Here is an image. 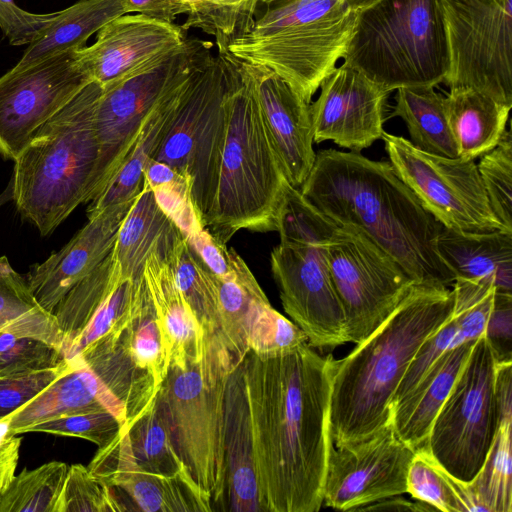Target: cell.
<instances>
[{"label":"cell","mask_w":512,"mask_h":512,"mask_svg":"<svg viewBox=\"0 0 512 512\" xmlns=\"http://www.w3.org/2000/svg\"><path fill=\"white\" fill-rule=\"evenodd\" d=\"M457 330L458 322L455 315L452 314L438 330L422 343L397 388L392 406L405 398L418 385L438 358L447 349L453 347Z\"/></svg>","instance_id":"f907efd6"},{"label":"cell","mask_w":512,"mask_h":512,"mask_svg":"<svg viewBox=\"0 0 512 512\" xmlns=\"http://www.w3.org/2000/svg\"><path fill=\"white\" fill-rule=\"evenodd\" d=\"M189 77L169 90L148 115L115 174L100 195L90 202L87 217L110 205L134 199L140 193L144 181V168L154 157L170 126L181 89Z\"/></svg>","instance_id":"f1b7e54d"},{"label":"cell","mask_w":512,"mask_h":512,"mask_svg":"<svg viewBox=\"0 0 512 512\" xmlns=\"http://www.w3.org/2000/svg\"><path fill=\"white\" fill-rule=\"evenodd\" d=\"M299 190L338 226L363 232L415 283L448 287L455 282L436 249L442 224L390 162L374 161L360 152L320 150Z\"/></svg>","instance_id":"7a4b0ae2"},{"label":"cell","mask_w":512,"mask_h":512,"mask_svg":"<svg viewBox=\"0 0 512 512\" xmlns=\"http://www.w3.org/2000/svg\"><path fill=\"white\" fill-rule=\"evenodd\" d=\"M128 329L130 347L137 362L161 386L169 369L170 358L148 288Z\"/></svg>","instance_id":"f6af8a7d"},{"label":"cell","mask_w":512,"mask_h":512,"mask_svg":"<svg viewBox=\"0 0 512 512\" xmlns=\"http://www.w3.org/2000/svg\"><path fill=\"white\" fill-rule=\"evenodd\" d=\"M226 88L223 58L212 54L184 83L170 126L153 157L188 179L203 225L219 180Z\"/></svg>","instance_id":"30bf717a"},{"label":"cell","mask_w":512,"mask_h":512,"mask_svg":"<svg viewBox=\"0 0 512 512\" xmlns=\"http://www.w3.org/2000/svg\"><path fill=\"white\" fill-rule=\"evenodd\" d=\"M135 199L110 205L88 217L87 224L64 247L42 263L31 266L25 277L45 310L53 313L68 291L111 253L119 228Z\"/></svg>","instance_id":"7402d4cb"},{"label":"cell","mask_w":512,"mask_h":512,"mask_svg":"<svg viewBox=\"0 0 512 512\" xmlns=\"http://www.w3.org/2000/svg\"><path fill=\"white\" fill-rule=\"evenodd\" d=\"M123 275L111 251L89 275L72 287L56 305L53 314L64 338L62 354L82 333Z\"/></svg>","instance_id":"8d00e7d4"},{"label":"cell","mask_w":512,"mask_h":512,"mask_svg":"<svg viewBox=\"0 0 512 512\" xmlns=\"http://www.w3.org/2000/svg\"><path fill=\"white\" fill-rule=\"evenodd\" d=\"M128 325L101 337L74 359L92 371L122 404L125 426L145 412L160 389L155 378L137 362L130 347Z\"/></svg>","instance_id":"d4e9b609"},{"label":"cell","mask_w":512,"mask_h":512,"mask_svg":"<svg viewBox=\"0 0 512 512\" xmlns=\"http://www.w3.org/2000/svg\"><path fill=\"white\" fill-rule=\"evenodd\" d=\"M81 48L14 66L0 77V154L4 159L14 161L35 132L92 80Z\"/></svg>","instance_id":"2e32d148"},{"label":"cell","mask_w":512,"mask_h":512,"mask_svg":"<svg viewBox=\"0 0 512 512\" xmlns=\"http://www.w3.org/2000/svg\"><path fill=\"white\" fill-rule=\"evenodd\" d=\"M236 59L257 101L285 177L293 187L300 188L316 158L310 104L271 69Z\"/></svg>","instance_id":"ffe728a7"},{"label":"cell","mask_w":512,"mask_h":512,"mask_svg":"<svg viewBox=\"0 0 512 512\" xmlns=\"http://www.w3.org/2000/svg\"><path fill=\"white\" fill-rule=\"evenodd\" d=\"M395 100L391 116H398L405 122L414 147L437 156L459 157L447 118L445 97L433 86L399 88Z\"/></svg>","instance_id":"836d02e7"},{"label":"cell","mask_w":512,"mask_h":512,"mask_svg":"<svg viewBox=\"0 0 512 512\" xmlns=\"http://www.w3.org/2000/svg\"><path fill=\"white\" fill-rule=\"evenodd\" d=\"M337 228L299 188H288L277 228L280 243L270 254V266L285 312L313 348L347 342L344 312L327 260V246Z\"/></svg>","instance_id":"ba28073f"},{"label":"cell","mask_w":512,"mask_h":512,"mask_svg":"<svg viewBox=\"0 0 512 512\" xmlns=\"http://www.w3.org/2000/svg\"><path fill=\"white\" fill-rule=\"evenodd\" d=\"M65 360L57 347L37 338L0 332V378L54 368Z\"/></svg>","instance_id":"7dc6e473"},{"label":"cell","mask_w":512,"mask_h":512,"mask_svg":"<svg viewBox=\"0 0 512 512\" xmlns=\"http://www.w3.org/2000/svg\"><path fill=\"white\" fill-rule=\"evenodd\" d=\"M370 0H279L227 51L263 65L307 103L344 58L360 8Z\"/></svg>","instance_id":"8992f818"},{"label":"cell","mask_w":512,"mask_h":512,"mask_svg":"<svg viewBox=\"0 0 512 512\" xmlns=\"http://www.w3.org/2000/svg\"><path fill=\"white\" fill-rule=\"evenodd\" d=\"M442 261L457 278L492 283L512 293V232H465L443 227L436 240Z\"/></svg>","instance_id":"83f0119b"},{"label":"cell","mask_w":512,"mask_h":512,"mask_svg":"<svg viewBox=\"0 0 512 512\" xmlns=\"http://www.w3.org/2000/svg\"><path fill=\"white\" fill-rule=\"evenodd\" d=\"M128 13H136L149 18L174 23L178 15L187 14L184 0H121Z\"/></svg>","instance_id":"9f6ffc18"},{"label":"cell","mask_w":512,"mask_h":512,"mask_svg":"<svg viewBox=\"0 0 512 512\" xmlns=\"http://www.w3.org/2000/svg\"><path fill=\"white\" fill-rule=\"evenodd\" d=\"M112 490L82 464L68 467L55 512H121Z\"/></svg>","instance_id":"c3c4849f"},{"label":"cell","mask_w":512,"mask_h":512,"mask_svg":"<svg viewBox=\"0 0 512 512\" xmlns=\"http://www.w3.org/2000/svg\"><path fill=\"white\" fill-rule=\"evenodd\" d=\"M333 356L308 343L242 360L262 512H317L333 441Z\"/></svg>","instance_id":"6da1fadb"},{"label":"cell","mask_w":512,"mask_h":512,"mask_svg":"<svg viewBox=\"0 0 512 512\" xmlns=\"http://www.w3.org/2000/svg\"><path fill=\"white\" fill-rule=\"evenodd\" d=\"M177 231L143 181L142 190L124 218L112 250L122 273L134 279L143 276L145 262L152 251Z\"/></svg>","instance_id":"4dcf8cb0"},{"label":"cell","mask_w":512,"mask_h":512,"mask_svg":"<svg viewBox=\"0 0 512 512\" xmlns=\"http://www.w3.org/2000/svg\"><path fill=\"white\" fill-rule=\"evenodd\" d=\"M163 256L204 336L218 333L219 310L214 274L191 249L180 231L164 248Z\"/></svg>","instance_id":"d590c367"},{"label":"cell","mask_w":512,"mask_h":512,"mask_svg":"<svg viewBox=\"0 0 512 512\" xmlns=\"http://www.w3.org/2000/svg\"><path fill=\"white\" fill-rule=\"evenodd\" d=\"M476 340L447 349L418 385L391 407L390 424L395 434L413 450L426 448L432 423L448 397Z\"/></svg>","instance_id":"4316f807"},{"label":"cell","mask_w":512,"mask_h":512,"mask_svg":"<svg viewBox=\"0 0 512 512\" xmlns=\"http://www.w3.org/2000/svg\"><path fill=\"white\" fill-rule=\"evenodd\" d=\"M187 6L182 29H200L214 36L218 53L226 52L228 44L246 33L255 21L262 0H184Z\"/></svg>","instance_id":"ab89813d"},{"label":"cell","mask_w":512,"mask_h":512,"mask_svg":"<svg viewBox=\"0 0 512 512\" xmlns=\"http://www.w3.org/2000/svg\"><path fill=\"white\" fill-rule=\"evenodd\" d=\"M57 12L36 14L20 8L14 0H0V29L14 46L34 42L51 24Z\"/></svg>","instance_id":"f5cc1de1"},{"label":"cell","mask_w":512,"mask_h":512,"mask_svg":"<svg viewBox=\"0 0 512 512\" xmlns=\"http://www.w3.org/2000/svg\"><path fill=\"white\" fill-rule=\"evenodd\" d=\"M0 332L33 337L62 349L64 338L53 313L36 300L25 276L0 257Z\"/></svg>","instance_id":"e575fe53"},{"label":"cell","mask_w":512,"mask_h":512,"mask_svg":"<svg viewBox=\"0 0 512 512\" xmlns=\"http://www.w3.org/2000/svg\"><path fill=\"white\" fill-rule=\"evenodd\" d=\"M450 89L471 88L512 107V0H440Z\"/></svg>","instance_id":"4fadbf2b"},{"label":"cell","mask_w":512,"mask_h":512,"mask_svg":"<svg viewBox=\"0 0 512 512\" xmlns=\"http://www.w3.org/2000/svg\"><path fill=\"white\" fill-rule=\"evenodd\" d=\"M478 172L490 207L503 227L512 232V137L506 130L497 146L480 157Z\"/></svg>","instance_id":"ee69618b"},{"label":"cell","mask_w":512,"mask_h":512,"mask_svg":"<svg viewBox=\"0 0 512 512\" xmlns=\"http://www.w3.org/2000/svg\"><path fill=\"white\" fill-rule=\"evenodd\" d=\"M447 286L414 283L395 311L344 358L333 360L330 433L336 447L390 423L397 388L417 350L453 314Z\"/></svg>","instance_id":"3957f363"},{"label":"cell","mask_w":512,"mask_h":512,"mask_svg":"<svg viewBox=\"0 0 512 512\" xmlns=\"http://www.w3.org/2000/svg\"><path fill=\"white\" fill-rule=\"evenodd\" d=\"M186 39L181 26L128 13L98 30L95 42L81 48V57L91 79L104 86L178 50Z\"/></svg>","instance_id":"44dd1931"},{"label":"cell","mask_w":512,"mask_h":512,"mask_svg":"<svg viewBox=\"0 0 512 512\" xmlns=\"http://www.w3.org/2000/svg\"><path fill=\"white\" fill-rule=\"evenodd\" d=\"M279 0H262V3L271 4Z\"/></svg>","instance_id":"94428289"},{"label":"cell","mask_w":512,"mask_h":512,"mask_svg":"<svg viewBox=\"0 0 512 512\" xmlns=\"http://www.w3.org/2000/svg\"><path fill=\"white\" fill-rule=\"evenodd\" d=\"M20 446L21 438L18 435L7 436L0 442V496L15 476Z\"/></svg>","instance_id":"6f0895ef"},{"label":"cell","mask_w":512,"mask_h":512,"mask_svg":"<svg viewBox=\"0 0 512 512\" xmlns=\"http://www.w3.org/2000/svg\"><path fill=\"white\" fill-rule=\"evenodd\" d=\"M445 106L458 156L467 161L480 158L497 146L511 110L471 88L450 89Z\"/></svg>","instance_id":"f546056e"},{"label":"cell","mask_w":512,"mask_h":512,"mask_svg":"<svg viewBox=\"0 0 512 512\" xmlns=\"http://www.w3.org/2000/svg\"><path fill=\"white\" fill-rule=\"evenodd\" d=\"M144 182L184 237L204 227L194 205L188 179L165 162L151 158L144 168Z\"/></svg>","instance_id":"b9f144b4"},{"label":"cell","mask_w":512,"mask_h":512,"mask_svg":"<svg viewBox=\"0 0 512 512\" xmlns=\"http://www.w3.org/2000/svg\"><path fill=\"white\" fill-rule=\"evenodd\" d=\"M512 416L500 417L499 428L487 459L464 489L470 511L512 512Z\"/></svg>","instance_id":"f35d334b"},{"label":"cell","mask_w":512,"mask_h":512,"mask_svg":"<svg viewBox=\"0 0 512 512\" xmlns=\"http://www.w3.org/2000/svg\"><path fill=\"white\" fill-rule=\"evenodd\" d=\"M512 293L495 290L485 336L498 362L512 361Z\"/></svg>","instance_id":"db71d44e"},{"label":"cell","mask_w":512,"mask_h":512,"mask_svg":"<svg viewBox=\"0 0 512 512\" xmlns=\"http://www.w3.org/2000/svg\"><path fill=\"white\" fill-rule=\"evenodd\" d=\"M0 379H2V378H0Z\"/></svg>","instance_id":"6125c7cd"},{"label":"cell","mask_w":512,"mask_h":512,"mask_svg":"<svg viewBox=\"0 0 512 512\" xmlns=\"http://www.w3.org/2000/svg\"><path fill=\"white\" fill-rule=\"evenodd\" d=\"M496 368L497 359L483 334L430 428L425 450L461 483L479 473L499 428Z\"/></svg>","instance_id":"7c38bea8"},{"label":"cell","mask_w":512,"mask_h":512,"mask_svg":"<svg viewBox=\"0 0 512 512\" xmlns=\"http://www.w3.org/2000/svg\"><path fill=\"white\" fill-rule=\"evenodd\" d=\"M10 200H13V188L11 181H9L6 189L0 194V207Z\"/></svg>","instance_id":"91938a15"},{"label":"cell","mask_w":512,"mask_h":512,"mask_svg":"<svg viewBox=\"0 0 512 512\" xmlns=\"http://www.w3.org/2000/svg\"><path fill=\"white\" fill-rule=\"evenodd\" d=\"M68 467L50 461L32 470L25 468L0 496V512H55Z\"/></svg>","instance_id":"60d3db41"},{"label":"cell","mask_w":512,"mask_h":512,"mask_svg":"<svg viewBox=\"0 0 512 512\" xmlns=\"http://www.w3.org/2000/svg\"><path fill=\"white\" fill-rule=\"evenodd\" d=\"M327 260L344 312L347 342L365 340L415 283L388 253L350 226H338L327 246Z\"/></svg>","instance_id":"5bb4252c"},{"label":"cell","mask_w":512,"mask_h":512,"mask_svg":"<svg viewBox=\"0 0 512 512\" xmlns=\"http://www.w3.org/2000/svg\"><path fill=\"white\" fill-rule=\"evenodd\" d=\"M124 14L121 0H78L57 12L51 24L28 45L15 66L24 67L51 55L84 47L91 35Z\"/></svg>","instance_id":"1f68e13d"},{"label":"cell","mask_w":512,"mask_h":512,"mask_svg":"<svg viewBox=\"0 0 512 512\" xmlns=\"http://www.w3.org/2000/svg\"><path fill=\"white\" fill-rule=\"evenodd\" d=\"M406 493L438 511H470L464 483L449 475L425 449L416 451L411 460Z\"/></svg>","instance_id":"7bdbcfd3"},{"label":"cell","mask_w":512,"mask_h":512,"mask_svg":"<svg viewBox=\"0 0 512 512\" xmlns=\"http://www.w3.org/2000/svg\"><path fill=\"white\" fill-rule=\"evenodd\" d=\"M69 361L24 376L0 379V421L41 393L70 367Z\"/></svg>","instance_id":"816d5d0a"},{"label":"cell","mask_w":512,"mask_h":512,"mask_svg":"<svg viewBox=\"0 0 512 512\" xmlns=\"http://www.w3.org/2000/svg\"><path fill=\"white\" fill-rule=\"evenodd\" d=\"M203 264L218 278H227L234 269L235 250L218 241L205 227L185 237Z\"/></svg>","instance_id":"11a10c76"},{"label":"cell","mask_w":512,"mask_h":512,"mask_svg":"<svg viewBox=\"0 0 512 512\" xmlns=\"http://www.w3.org/2000/svg\"><path fill=\"white\" fill-rule=\"evenodd\" d=\"M173 237L152 251L145 262L143 276L166 341L170 365L185 368L201 359L205 336L163 256L164 248Z\"/></svg>","instance_id":"484cf974"},{"label":"cell","mask_w":512,"mask_h":512,"mask_svg":"<svg viewBox=\"0 0 512 512\" xmlns=\"http://www.w3.org/2000/svg\"><path fill=\"white\" fill-rule=\"evenodd\" d=\"M69 362L64 373L6 417L7 436L28 433L31 427L58 417L103 410L126 424L125 410L118 399L80 361Z\"/></svg>","instance_id":"cb8c5ba5"},{"label":"cell","mask_w":512,"mask_h":512,"mask_svg":"<svg viewBox=\"0 0 512 512\" xmlns=\"http://www.w3.org/2000/svg\"><path fill=\"white\" fill-rule=\"evenodd\" d=\"M234 364L218 333L205 337L200 360L170 365L158 390L177 453L218 511L225 486L224 401Z\"/></svg>","instance_id":"9c48e42d"},{"label":"cell","mask_w":512,"mask_h":512,"mask_svg":"<svg viewBox=\"0 0 512 512\" xmlns=\"http://www.w3.org/2000/svg\"><path fill=\"white\" fill-rule=\"evenodd\" d=\"M101 89L95 80L87 83L14 160L15 207L41 236L52 234L83 203L99 153L94 114Z\"/></svg>","instance_id":"5b68a950"},{"label":"cell","mask_w":512,"mask_h":512,"mask_svg":"<svg viewBox=\"0 0 512 512\" xmlns=\"http://www.w3.org/2000/svg\"><path fill=\"white\" fill-rule=\"evenodd\" d=\"M343 65L388 93L444 83L449 49L440 0H370L364 4Z\"/></svg>","instance_id":"52a82bcc"},{"label":"cell","mask_w":512,"mask_h":512,"mask_svg":"<svg viewBox=\"0 0 512 512\" xmlns=\"http://www.w3.org/2000/svg\"><path fill=\"white\" fill-rule=\"evenodd\" d=\"M87 468L112 490L122 511H213L210 498L190 475L164 476L142 469L132 455L125 425L98 448Z\"/></svg>","instance_id":"ac0fdd59"},{"label":"cell","mask_w":512,"mask_h":512,"mask_svg":"<svg viewBox=\"0 0 512 512\" xmlns=\"http://www.w3.org/2000/svg\"><path fill=\"white\" fill-rule=\"evenodd\" d=\"M304 343H308L305 333L276 311L269 300L255 305L248 333L249 351L258 356L272 357Z\"/></svg>","instance_id":"bcb514c9"},{"label":"cell","mask_w":512,"mask_h":512,"mask_svg":"<svg viewBox=\"0 0 512 512\" xmlns=\"http://www.w3.org/2000/svg\"><path fill=\"white\" fill-rule=\"evenodd\" d=\"M319 88L320 95L310 103L314 142L332 141L360 152L382 138L388 92L343 64Z\"/></svg>","instance_id":"d6986e66"},{"label":"cell","mask_w":512,"mask_h":512,"mask_svg":"<svg viewBox=\"0 0 512 512\" xmlns=\"http://www.w3.org/2000/svg\"><path fill=\"white\" fill-rule=\"evenodd\" d=\"M415 450L391 424L362 441L332 448L323 486V504L359 511L381 499L402 495Z\"/></svg>","instance_id":"e0dca14e"},{"label":"cell","mask_w":512,"mask_h":512,"mask_svg":"<svg viewBox=\"0 0 512 512\" xmlns=\"http://www.w3.org/2000/svg\"><path fill=\"white\" fill-rule=\"evenodd\" d=\"M226 69V132L219 180L204 227L226 244L240 230L277 231L290 187L267 136L250 85L228 51L219 53Z\"/></svg>","instance_id":"277c9868"},{"label":"cell","mask_w":512,"mask_h":512,"mask_svg":"<svg viewBox=\"0 0 512 512\" xmlns=\"http://www.w3.org/2000/svg\"><path fill=\"white\" fill-rule=\"evenodd\" d=\"M123 423L110 411H94L58 417L31 427L29 432L72 436L102 448L121 431Z\"/></svg>","instance_id":"681fc988"},{"label":"cell","mask_w":512,"mask_h":512,"mask_svg":"<svg viewBox=\"0 0 512 512\" xmlns=\"http://www.w3.org/2000/svg\"><path fill=\"white\" fill-rule=\"evenodd\" d=\"M224 457L225 486L218 511L262 512L242 362L231 370L225 388Z\"/></svg>","instance_id":"603a6c76"},{"label":"cell","mask_w":512,"mask_h":512,"mask_svg":"<svg viewBox=\"0 0 512 512\" xmlns=\"http://www.w3.org/2000/svg\"><path fill=\"white\" fill-rule=\"evenodd\" d=\"M381 139L398 176L443 227L474 233L507 231L490 207L474 160L429 154L387 132Z\"/></svg>","instance_id":"9a60e30c"},{"label":"cell","mask_w":512,"mask_h":512,"mask_svg":"<svg viewBox=\"0 0 512 512\" xmlns=\"http://www.w3.org/2000/svg\"><path fill=\"white\" fill-rule=\"evenodd\" d=\"M212 46L211 42L187 38L178 50L124 79L101 85L94 114L99 153L82 204L100 195L157 103L213 54Z\"/></svg>","instance_id":"8fae6325"},{"label":"cell","mask_w":512,"mask_h":512,"mask_svg":"<svg viewBox=\"0 0 512 512\" xmlns=\"http://www.w3.org/2000/svg\"><path fill=\"white\" fill-rule=\"evenodd\" d=\"M359 511H414V512H425V511H438L435 507L416 500L412 503L400 495L381 499L372 504H369Z\"/></svg>","instance_id":"680465c9"},{"label":"cell","mask_w":512,"mask_h":512,"mask_svg":"<svg viewBox=\"0 0 512 512\" xmlns=\"http://www.w3.org/2000/svg\"><path fill=\"white\" fill-rule=\"evenodd\" d=\"M214 279L218 296V335L234 364H238L249 351L248 333L255 305L268 298L237 252L232 273L224 279L214 275Z\"/></svg>","instance_id":"d6a6232c"},{"label":"cell","mask_w":512,"mask_h":512,"mask_svg":"<svg viewBox=\"0 0 512 512\" xmlns=\"http://www.w3.org/2000/svg\"><path fill=\"white\" fill-rule=\"evenodd\" d=\"M126 429L132 455L142 469L164 476L190 475L175 448L158 394Z\"/></svg>","instance_id":"74e56055"}]
</instances>
